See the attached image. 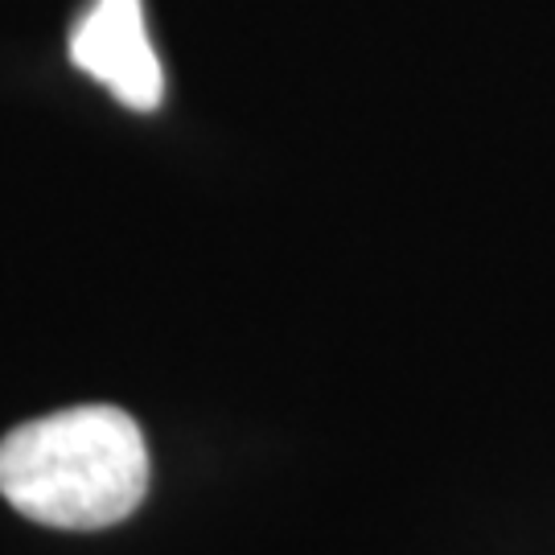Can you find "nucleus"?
I'll list each match as a JSON object with an SVG mask.
<instances>
[{
	"instance_id": "nucleus-1",
	"label": "nucleus",
	"mask_w": 555,
	"mask_h": 555,
	"mask_svg": "<svg viewBox=\"0 0 555 555\" xmlns=\"http://www.w3.org/2000/svg\"><path fill=\"white\" fill-rule=\"evenodd\" d=\"M149 494V444L112 403L29 420L0 440V498L59 531H103Z\"/></svg>"
},
{
	"instance_id": "nucleus-2",
	"label": "nucleus",
	"mask_w": 555,
	"mask_h": 555,
	"mask_svg": "<svg viewBox=\"0 0 555 555\" xmlns=\"http://www.w3.org/2000/svg\"><path fill=\"white\" fill-rule=\"evenodd\" d=\"M70 59L132 112H153L160 103L165 75L140 0H95L70 34Z\"/></svg>"
}]
</instances>
